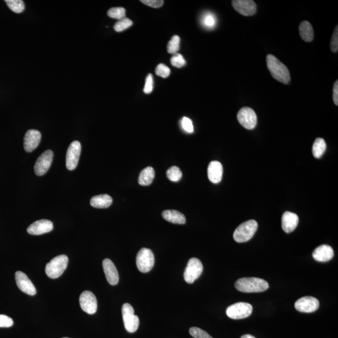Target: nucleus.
<instances>
[{
  "label": "nucleus",
  "mask_w": 338,
  "mask_h": 338,
  "mask_svg": "<svg viewBox=\"0 0 338 338\" xmlns=\"http://www.w3.org/2000/svg\"><path fill=\"white\" fill-rule=\"evenodd\" d=\"M268 70L275 80L283 84H288L291 81V76L287 67L279 61L274 55L266 56Z\"/></svg>",
  "instance_id": "nucleus-1"
},
{
  "label": "nucleus",
  "mask_w": 338,
  "mask_h": 338,
  "mask_svg": "<svg viewBox=\"0 0 338 338\" xmlns=\"http://www.w3.org/2000/svg\"><path fill=\"white\" fill-rule=\"evenodd\" d=\"M267 281L257 277H244L238 279L235 287L240 292H260L266 291L269 288Z\"/></svg>",
  "instance_id": "nucleus-2"
},
{
  "label": "nucleus",
  "mask_w": 338,
  "mask_h": 338,
  "mask_svg": "<svg viewBox=\"0 0 338 338\" xmlns=\"http://www.w3.org/2000/svg\"><path fill=\"white\" fill-rule=\"evenodd\" d=\"M258 228V224L255 220H249L240 224L234 233L235 241L242 243L252 239Z\"/></svg>",
  "instance_id": "nucleus-3"
},
{
  "label": "nucleus",
  "mask_w": 338,
  "mask_h": 338,
  "mask_svg": "<svg viewBox=\"0 0 338 338\" xmlns=\"http://www.w3.org/2000/svg\"><path fill=\"white\" fill-rule=\"evenodd\" d=\"M68 258L66 255H58L52 259L46 265L45 272L50 278L56 279L66 270L68 266Z\"/></svg>",
  "instance_id": "nucleus-4"
},
{
  "label": "nucleus",
  "mask_w": 338,
  "mask_h": 338,
  "mask_svg": "<svg viewBox=\"0 0 338 338\" xmlns=\"http://www.w3.org/2000/svg\"><path fill=\"white\" fill-rule=\"evenodd\" d=\"M136 264L140 272L150 271L155 264V257L152 251L147 248L141 249L136 257Z\"/></svg>",
  "instance_id": "nucleus-5"
},
{
  "label": "nucleus",
  "mask_w": 338,
  "mask_h": 338,
  "mask_svg": "<svg viewBox=\"0 0 338 338\" xmlns=\"http://www.w3.org/2000/svg\"><path fill=\"white\" fill-rule=\"evenodd\" d=\"M122 316L125 329L129 333L135 332L139 326L140 321L134 314L133 307L129 303L122 305Z\"/></svg>",
  "instance_id": "nucleus-6"
},
{
  "label": "nucleus",
  "mask_w": 338,
  "mask_h": 338,
  "mask_svg": "<svg viewBox=\"0 0 338 338\" xmlns=\"http://www.w3.org/2000/svg\"><path fill=\"white\" fill-rule=\"evenodd\" d=\"M253 312V306L249 303H237L227 307L226 314L233 320H241L249 317Z\"/></svg>",
  "instance_id": "nucleus-7"
},
{
  "label": "nucleus",
  "mask_w": 338,
  "mask_h": 338,
  "mask_svg": "<svg viewBox=\"0 0 338 338\" xmlns=\"http://www.w3.org/2000/svg\"><path fill=\"white\" fill-rule=\"evenodd\" d=\"M203 271V265L200 260L191 258L188 261L187 267L184 273V279L186 283L192 284L198 279Z\"/></svg>",
  "instance_id": "nucleus-8"
},
{
  "label": "nucleus",
  "mask_w": 338,
  "mask_h": 338,
  "mask_svg": "<svg viewBox=\"0 0 338 338\" xmlns=\"http://www.w3.org/2000/svg\"><path fill=\"white\" fill-rule=\"evenodd\" d=\"M237 120L242 127L248 130H253L257 125V118L256 114L252 108H242L238 112Z\"/></svg>",
  "instance_id": "nucleus-9"
},
{
  "label": "nucleus",
  "mask_w": 338,
  "mask_h": 338,
  "mask_svg": "<svg viewBox=\"0 0 338 338\" xmlns=\"http://www.w3.org/2000/svg\"><path fill=\"white\" fill-rule=\"evenodd\" d=\"M82 147L79 141L71 143L67 152L66 166L69 170H75L79 163Z\"/></svg>",
  "instance_id": "nucleus-10"
},
{
  "label": "nucleus",
  "mask_w": 338,
  "mask_h": 338,
  "mask_svg": "<svg viewBox=\"0 0 338 338\" xmlns=\"http://www.w3.org/2000/svg\"><path fill=\"white\" fill-rule=\"evenodd\" d=\"M53 152L51 150H47L36 160L34 164V170L36 175L42 176L45 175L51 168L53 162Z\"/></svg>",
  "instance_id": "nucleus-11"
},
{
  "label": "nucleus",
  "mask_w": 338,
  "mask_h": 338,
  "mask_svg": "<svg viewBox=\"0 0 338 338\" xmlns=\"http://www.w3.org/2000/svg\"><path fill=\"white\" fill-rule=\"evenodd\" d=\"M80 307L85 313L94 315L97 310V300L94 293L89 291L82 292L80 296Z\"/></svg>",
  "instance_id": "nucleus-12"
},
{
  "label": "nucleus",
  "mask_w": 338,
  "mask_h": 338,
  "mask_svg": "<svg viewBox=\"0 0 338 338\" xmlns=\"http://www.w3.org/2000/svg\"><path fill=\"white\" fill-rule=\"evenodd\" d=\"M232 5L236 12L243 16H253L257 12L256 4L252 0H234Z\"/></svg>",
  "instance_id": "nucleus-13"
},
{
  "label": "nucleus",
  "mask_w": 338,
  "mask_h": 338,
  "mask_svg": "<svg viewBox=\"0 0 338 338\" xmlns=\"http://www.w3.org/2000/svg\"><path fill=\"white\" fill-rule=\"evenodd\" d=\"M294 306L298 311L302 313H313L319 308L320 302L314 297L305 296L297 301Z\"/></svg>",
  "instance_id": "nucleus-14"
},
{
  "label": "nucleus",
  "mask_w": 338,
  "mask_h": 338,
  "mask_svg": "<svg viewBox=\"0 0 338 338\" xmlns=\"http://www.w3.org/2000/svg\"><path fill=\"white\" fill-rule=\"evenodd\" d=\"M15 281H16L17 287L24 293L30 296L35 295L36 288L25 273L21 271H17L15 273Z\"/></svg>",
  "instance_id": "nucleus-15"
},
{
  "label": "nucleus",
  "mask_w": 338,
  "mask_h": 338,
  "mask_svg": "<svg viewBox=\"0 0 338 338\" xmlns=\"http://www.w3.org/2000/svg\"><path fill=\"white\" fill-rule=\"evenodd\" d=\"M42 134L37 130H29L24 137V149L27 152H32L40 144Z\"/></svg>",
  "instance_id": "nucleus-16"
},
{
  "label": "nucleus",
  "mask_w": 338,
  "mask_h": 338,
  "mask_svg": "<svg viewBox=\"0 0 338 338\" xmlns=\"http://www.w3.org/2000/svg\"><path fill=\"white\" fill-rule=\"evenodd\" d=\"M53 229L51 221L42 220L36 221L28 227L27 232L31 235L38 236L50 233Z\"/></svg>",
  "instance_id": "nucleus-17"
},
{
  "label": "nucleus",
  "mask_w": 338,
  "mask_h": 338,
  "mask_svg": "<svg viewBox=\"0 0 338 338\" xmlns=\"http://www.w3.org/2000/svg\"><path fill=\"white\" fill-rule=\"evenodd\" d=\"M103 268L108 283L111 285H118L119 281L118 270L111 260L104 259Z\"/></svg>",
  "instance_id": "nucleus-18"
},
{
  "label": "nucleus",
  "mask_w": 338,
  "mask_h": 338,
  "mask_svg": "<svg viewBox=\"0 0 338 338\" xmlns=\"http://www.w3.org/2000/svg\"><path fill=\"white\" fill-rule=\"evenodd\" d=\"M299 223V218L296 214L291 212H285L282 217V228L287 233L295 230Z\"/></svg>",
  "instance_id": "nucleus-19"
},
{
  "label": "nucleus",
  "mask_w": 338,
  "mask_h": 338,
  "mask_svg": "<svg viewBox=\"0 0 338 338\" xmlns=\"http://www.w3.org/2000/svg\"><path fill=\"white\" fill-rule=\"evenodd\" d=\"M208 177L209 181L214 184L220 183L223 174V167L218 161L210 162L207 169Z\"/></svg>",
  "instance_id": "nucleus-20"
},
{
  "label": "nucleus",
  "mask_w": 338,
  "mask_h": 338,
  "mask_svg": "<svg viewBox=\"0 0 338 338\" xmlns=\"http://www.w3.org/2000/svg\"><path fill=\"white\" fill-rule=\"evenodd\" d=\"M334 256V251L328 245H321L315 249L313 253V258L319 262L330 261Z\"/></svg>",
  "instance_id": "nucleus-21"
},
{
  "label": "nucleus",
  "mask_w": 338,
  "mask_h": 338,
  "mask_svg": "<svg viewBox=\"0 0 338 338\" xmlns=\"http://www.w3.org/2000/svg\"><path fill=\"white\" fill-rule=\"evenodd\" d=\"M162 217L165 220L175 224H186V217L181 212L175 210H166L162 212Z\"/></svg>",
  "instance_id": "nucleus-22"
},
{
  "label": "nucleus",
  "mask_w": 338,
  "mask_h": 338,
  "mask_svg": "<svg viewBox=\"0 0 338 338\" xmlns=\"http://www.w3.org/2000/svg\"><path fill=\"white\" fill-rule=\"evenodd\" d=\"M113 199L108 194H101L93 197L90 200V205L97 209H105L112 205Z\"/></svg>",
  "instance_id": "nucleus-23"
},
{
  "label": "nucleus",
  "mask_w": 338,
  "mask_h": 338,
  "mask_svg": "<svg viewBox=\"0 0 338 338\" xmlns=\"http://www.w3.org/2000/svg\"><path fill=\"white\" fill-rule=\"evenodd\" d=\"M300 34L301 38L305 42H311L314 39V30L311 24L307 21H304L301 22L300 27Z\"/></svg>",
  "instance_id": "nucleus-24"
},
{
  "label": "nucleus",
  "mask_w": 338,
  "mask_h": 338,
  "mask_svg": "<svg viewBox=\"0 0 338 338\" xmlns=\"http://www.w3.org/2000/svg\"><path fill=\"white\" fill-rule=\"evenodd\" d=\"M154 177V169L152 167H147L141 171L139 177H138V184L142 186L151 185L152 183Z\"/></svg>",
  "instance_id": "nucleus-25"
},
{
  "label": "nucleus",
  "mask_w": 338,
  "mask_h": 338,
  "mask_svg": "<svg viewBox=\"0 0 338 338\" xmlns=\"http://www.w3.org/2000/svg\"><path fill=\"white\" fill-rule=\"evenodd\" d=\"M326 150V144L323 138H318L314 142L313 154L316 159H320Z\"/></svg>",
  "instance_id": "nucleus-26"
},
{
  "label": "nucleus",
  "mask_w": 338,
  "mask_h": 338,
  "mask_svg": "<svg viewBox=\"0 0 338 338\" xmlns=\"http://www.w3.org/2000/svg\"><path fill=\"white\" fill-rule=\"evenodd\" d=\"M201 23L205 28L208 29H212L216 25V18L215 15L212 13H205L203 15L201 18Z\"/></svg>",
  "instance_id": "nucleus-27"
},
{
  "label": "nucleus",
  "mask_w": 338,
  "mask_h": 338,
  "mask_svg": "<svg viewBox=\"0 0 338 338\" xmlns=\"http://www.w3.org/2000/svg\"><path fill=\"white\" fill-rule=\"evenodd\" d=\"M6 5L16 14H21L25 10V3L21 0H6Z\"/></svg>",
  "instance_id": "nucleus-28"
},
{
  "label": "nucleus",
  "mask_w": 338,
  "mask_h": 338,
  "mask_svg": "<svg viewBox=\"0 0 338 338\" xmlns=\"http://www.w3.org/2000/svg\"><path fill=\"white\" fill-rule=\"evenodd\" d=\"M167 177L171 181L178 182L183 177V173L178 167L172 166L167 171Z\"/></svg>",
  "instance_id": "nucleus-29"
},
{
  "label": "nucleus",
  "mask_w": 338,
  "mask_h": 338,
  "mask_svg": "<svg viewBox=\"0 0 338 338\" xmlns=\"http://www.w3.org/2000/svg\"><path fill=\"white\" fill-rule=\"evenodd\" d=\"M181 38L179 36L175 35L169 41L168 45V51L169 53L175 54L179 51Z\"/></svg>",
  "instance_id": "nucleus-30"
},
{
  "label": "nucleus",
  "mask_w": 338,
  "mask_h": 338,
  "mask_svg": "<svg viewBox=\"0 0 338 338\" xmlns=\"http://www.w3.org/2000/svg\"><path fill=\"white\" fill-rule=\"evenodd\" d=\"M108 16L110 18L121 19L125 17V10L122 7H115L110 8L107 12Z\"/></svg>",
  "instance_id": "nucleus-31"
},
{
  "label": "nucleus",
  "mask_w": 338,
  "mask_h": 338,
  "mask_svg": "<svg viewBox=\"0 0 338 338\" xmlns=\"http://www.w3.org/2000/svg\"><path fill=\"white\" fill-rule=\"evenodd\" d=\"M132 25H133L132 21L125 17V18L119 19L114 25V28L117 32H121L131 27Z\"/></svg>",
  "instance_id": "nucleus-32"
},
{
  "label": "nucleus",
  "mask_w": 338,
  "mask_h": 338,
  "mask_svg": "<svg viewBox=\"0 0 338 338\" xmlns=\"http://www.w3.org/2000/svg\"><path fill=\"white\" fill-rule=\"evenodd\" d=\"M171 64L172 66L177 67V68H181L186 66V62L184 59V56L181 54L177 53L174 54L171 58Z\"/></svg>",
  "instance_id": "nucleus-33"
},
{
  "label": "nucleus",
  "mask_w": 338,
  "mask_h": 338,
  "mask_svg": "<svg viewBox=\"0 0 338 338\" xmlns=\"http://www.w3.org/2000/svg\"><path fill=\"white\" fill-rule=\"evenodd\" d=\"M190 335L194 338H213L205 331L196 327H192L190 329Z\"/></svg>",
  "instance_id": "nucleus-34"
},
{
  "label": "nucleus",
  "mask_w": 338,
  "mask_h": 338,
  "mask_svg": "<svg viewBox=\"0 0 338 338\" xmlns=\"http://www.w3.org/2000/svg\"><path fill=\"white\" fill-rule=\"evenodd\" d=\"M156 75L162 78H168L170 74V70L166 65L160 64L158 65L155 69Z\"/></svg>",
  "instance_id": "nucleus-35"
},
{
  "label": "nucleus",
  "mask_w": 338,
  "mask_h": 338,
  "mask_svg": "<svg viewBox=\"0 0 338 338\" xmlns=\"http://www.w3.org/2000/svg\"><path fill=\"white\" fill-rule=\"evenodd\" d=\"M330 47L333 53H337L338 51V26L335 28V31L331 38Z\"/></svg>",
  "instance_id": "nucleus-36"
},
{
  "label": "nucleus",
  "mask_w": 338,
  "mask_h": 338,
  "mask_svg": "<svg viewBox=\"0 0 338 338\" xmlns=\"http://www.w3.org/2000/svg\"><path fill=\"white\" fill-rule=\"evenodd\" d=\"M181 125L183 129L187 133H192L194 132L192 121L189 118H183L181 120Z\"/></svg>",
  "instance_id": "nucleus-37"
},
{
  "label": "nucleus",
  "mask_w": 338,
  "mask_h": 338,
  "mask_svg": "<svg viewBox=\"0 0 338 338\" xmlns=\"http://www.w3.org/2000/svg\"><path fill=\"white\" fill-rule=\"evenodd\" d=\"M153 88V80L152 75H147L146 80V84L144 88V92L146 94H149L152 92Z\"/></svg>",
  "instance_id": "nucleus-38"
},
{
  "label": "nucleus",
  "mask_w": 338,
  "mask_h": 338,
  "mask_svg": "<svg viewBox=\"0 0 338 338\" xmlns=\"http://www.w3.org/2000/svg\"><path fill=\"white\" fill-rule=\"evenodd\" d=\"M14 324V321L8 316L0 315V328H10Z\"/></svg>",
  "instance_id": "nucleus-39"
},
{
  "label": "nucleus",
  "mask_w": 338,
  "mask_h": 338,
  "mask_svg": "<svg viewBox=\"0 0 338 338\" xmlns=\"http://www.w3.org/2000/svg\"><path fill=\"white\" fill-rule=\"evenodd\" d=\"M140 1L144 5L154 8H160L164 5V1L162 0H141Z\"/></svg>",
  "instance_id": "nucleus-40"
},
{
  "label": "nucleus",
  "mask_w": 338,
  "mask_h": 338,
  "mask_svg": "<svg viewBox=\"0 0 338 338\" xmlns=\"http://www.w3.org/2000/svg\"><path fill=\"white\" fill-rule=\"evenodd\" d=\"M333 101L335 105H338V81L335 82V84H334L333 86Z\"/></svg>",
  "instance_id": "nucleus-41"
},
{
  "label": "nucleus",
  "mask_w": 338,
  "mask_h": 338,
  "mask_svg": "<svg viewBox=\"0 0 338 338\" xmlns=\"http://www.w3.org/2000/svg\"><path fill=\"white\" fill-rule=\"evenodd\" d=\"M240 338H255V337H254L253 336L250 335H245L242 336V337Z\"/></svg>",
  "instance_id": "nucleus-42"
},
{
  "label": "nucleus",
  "mask_w": 338,
  "mask_h": 338,
  "mask_svg": "<svg viewBox=\"0 0 338 338\" xmlns=\"http://www.w3.org/2000/svg\"></svg>",
  "instance_id": "nucleus-43"
}]
</instances>
